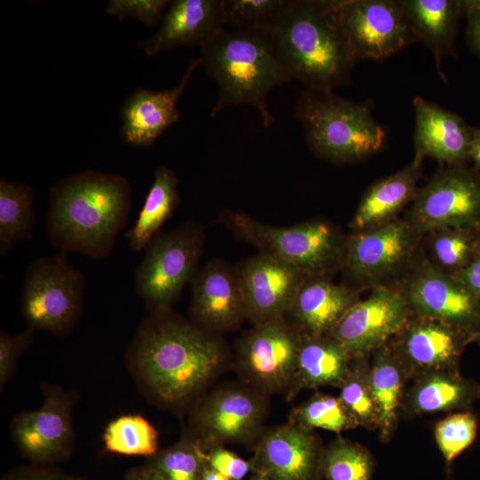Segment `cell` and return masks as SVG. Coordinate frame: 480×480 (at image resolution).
Wrapping results in <instances>:
<instances>
[{
	"label": "cell",
	"mask_w": 480,
	"mask_h": 480,
	"mask_svg": "<svg viewBox=\"0 0 480 480\" xmlns=\"http://www.w3.org/2000/svg\"><path fill=\"white\" fill-rule=\"evenodd\" d=\"M140 388L169 410L194 404L231 361L225 341L170 310L150 313L127 351Z\"/></svg>",
	"instance_id": "6da1fadb"
},
{
	"label": "cell",
	"mask_w": 480,
	"mask_h": 480,
	"mask_svg": "<svg viewBox=\"0 0 480 480\" xmlns=\"http://www.w3.org/2000/svg\"><path fill=\"white\" fill-rule=\"evenodd\" d=\"M132 193L120 174L84 170L62 178L49 194L45 228L51 244L107 258L128 220Z\"/></svg>",
	"instance_id": "7a4b0ae2"
},
{
	"label": "cell",
	"mask_w": 480,
	"mask_h": 480,
	"mask_svg": "<svg viewBox=\"0 0 480 480\" xmlns=\"http://www.w3.org/2000/svg\"><path fill=\"white\" fill-rule=\"evenodd\" d=\"M268 31L292 80L318 91L351 83L357 59L328 0H289Z\"/></svg>",
	"instance_id": "3957f363"
},
{
	"label": "cell",
	"mask_w": 480,
	"mask_h": 480,
	"mask_svg": "<svg viewBox=\"0 0 480 480\" xmlns=\"http://www.w3.org/2000/svg\"><path fill=\"white\" fill-rule=\"evenodd\" d=\"M198 60L218 87L212 117L228 106L245 105L259 112L265 127L275 123L268 93L292 78L276 55L268 31L223 29L201 47Z\"/></svg>",
	"instance_id": "277c9868"
},
{
	"label": "cell",
	"mask_w": 480,
	"mask_h": 480,
	"mask_svg": "<svg viewBox=\"0 0 480 480\" xmlns=\"http://www.w3.org/2000/svg\"><path fill=\"white\" fill-rule=\"evenodd\" d=\"M309 149L336 164L356 163L379 151L384 129L364 104L343 99L332 91L306 89L296 107Z\"/></svg>",
	"instance_id": "5b68a950"
},
{
	"label": "cell",
	"mask_w": 480,
	"mask_h": 480,
	"mask_svg": "<svg viewBox=\"0 0 480 480\" xmlns=\"http://www.w3.org/2000/svg\"><path fill=\"white\" fill-rule=\"evenodd\" d=\"M220 220L259 252L292 265L308 276H325L342 261L345 239L325 221L276 227L246 213L228 211L221 214Z\"/></svg>",
	"instance_id": "8992f818"
},
{
	"label": "cell",
	"mask_w": 480,
	"mask_h": 480,
	"mask_svg": "<svg viewBox=\"0 0 480 480\" xmlns=\"http://www.w3.org/2000/svg\"><path fill=\"white\" fill-rule=\"evenodd\" d=\"M85 286L83 272L65 252L32 261L25 272L20 301L28 326L67 335L81 316Z\"/></svg>",
	"instance_id": "52a82bcc"
},
{
	"label": "cell",
	"mask_w": 480,
	"mask_h": 480,
	"mask_svg": "<svg viewBox=\"0 0 480 480\" xmlns=\"http://www.w3.org/2000/svg\"><path fill=\"white\" fill-rule=\"evenodd\" d=\"M204 230L187 221L158 234L144 250L135 272V286L150 313L172 309L198 271Z\"/></svg>",
	"instance_id": "ba28073f"
},
{
	"label": "cell",
	"mask_w": 480,
	"mask_h": 480,
	"mask_svg": "<svg viewBox=\"0 0 480 480\" xmlns=\"http://www.w3.org/2000/svg\"><path fill=\"white\" fill-rule=\"evenodd\" d=\"M268 397L241 380L216 387L193 404L188 434L204 451L227 444L252 446L265 428Z\"/></svg>",
	"instance_id": "9c48e42d"
},
{
	"label": "cell",
	"mask_w": 480,
	"mask_h": 480,
	"mask_svg": "<svg viewBox=\"0 0 480 480\" xmlns=\"http://www.w3.org/2000/svg\"><path fill=\"white\" fill-rule=\"evenodd\" d=\"M301 340L285 316L253 325L236 344L233 362L240 380L268 396L286 395Z\"/></svg>",
	"instance_id": "30bf717a"
},
{
	"label": "cell",
	"mask_w": 480,
	"mask_h": 480,
	"mask_svg": "<svg viewBox=\"0 0 480 480\" xmlns=\"http://www.w3.org/2000/svg\"><path fill=\"white\" fill-rule=\"evenodd\" d=\"M356 58L382 60L417 42L399 0H328Z\"/></svg>",
	"instance_id": "8fae6325"
},
{
	"label": "cell",
	"mask_w": 480,
	"mask_h": 480,
	"mask_svg": "<svg viewBox=\"0 0 480 480\" xmlns=\"http://www.w3.org/2000/svg\"><path fill=\"white\" fill-rule=\"evenodd\" d=\"M42 391L40 408L13 417L11 436L21 455L33 464L52 465L67 460L73 452L75 397L59 386L45 384Z\"/></svg>",
	"instance_id": "7c38bea8"
},
{
	"label": "cell",
	"mask_w": 480,
	"mask_h": 480,
	"mask_svg": "<svg viewBox=\"0 0 480 480\" xmlns=\"http://www.w3.org/2000/svg\"><path fill=\"white\" fill-rule=\"evenodd\" d=\"M410 217L417 233L476 223L480 219V179L460 165L439 171L418 189Z\"/></svg>",
	"instance_id": "4fadbf2b"
},
{
	"label": "cell",
	"mask_w": 480,
	"mask_h": 480,
	"mask_svg": "<svg viewBox=\"0 0 480 480\" xmlns=\"http://www.w3.org/2000/svg\"><path fill=\"white\" fill-rule=\"evenodd\" d=\"M324 448L313 430L290 421L265 428L252 445V475L264 480H320Z\"/></svg>",
	"instance_id": "5bb4252c"
},
{
	"label": "cell",
	"mask_w": 480,
	"mask_h": 480,
	"mask_svg": "<svg viewBox=\"0 0 480 480\" xmlns=\"http://www.w3.org/2000/svg\"><path fill=\"white\" fill-rule=\"evenodd\" d=\"M236 270L246 320L252 325L285 316L309 277L295 267L261 252L240 262Z\"/></svg>",
	"instance_id": "9a60e30c"
},
{
	"label": "cell",
	"mask_w": 480,
	"mask_h": 480,
	"mask_svg": "<svg viewBox=\"0 0 480 480\" xmlns=\"http://www.w3.org/2000/svg\"><path fill=\"white\" fill-rule=\"evenodd\" d=\"M410 305L396 291L380 288L354 304L331 332L355 357L383 346L407 324Z\"/></svg>",
	"instance_id": "2e32d148"
},
{
	"label": "cell",
	"mask_w": 480,
	"mask_h": 480,
	"mask_svg": "<svg viewBox=\"0 0 480 480\" xmlns=\"http://www.w3.org/2000/svg\"><path fill=\"white\" fill-rule=\"evenodd\" d=\"M191 321L220 334L246 320V310L236 268L220 260H209L191 282Z\"/></svg>",
	"instance_id": "e0dca14e"
},
{
	"label": "cell",
	"mask_w": 480,
	"mask_h": 480,
	"mask_svg": "<svg viewBox=\"0 0 480 480\" xmlns=\"http://www.w3.org/2000/svg\"><path fill=\"white\" fill-rule=\"evenodd\" d=\"M414 228L402 221H387L345 239L342 265L354 278L383 277L412 253ZM416 232V231H415Z\"/></svg>",
	"instance_id": "ac0fdd59"
},
{
	"label": "cell",
	"mask_w": 480,
	"mask_h": 480,
	"mask_svg": "<svg viewBox=\"0 0 480 480\" xmlns=\"http://www.w3.org/2000/svg\"><path fill=\"white\" fill-rule=\"evenodd\" d=\"M404 296L423 317L461 330L480 320V300L453 276L430 266L412 276Z\"/></svg>",
	"instance_id": "d6986e66"
},
{
	"label": "cell",
	"mask_w": 480,
	"mask_h": 480,
	"mask_svg": "<svg viewBox=\"0 0 480 480\" xmlns=\"http://www.w3.org/2000/svg\"><path fill=\"white\" fill-rule=\"evenodd\" d=\"M223 0H175L159 29L138 43L148 56L180 46L203 47L225 29Z\"/></svg>",
	"instance_id": "ffe728a7"
},
{
	"label": "cell",
	"mask_w": 480,
	"mask_h": 480,
	"mask_svg": "<svg viewBox=\"0 0 480 480\" xmlns=\"http://www.w3.org/2000/svg\"><path fill=\"white\" fill-rule=\"evenodd\" d=\"M199 66V60L192 59L176 86L163 91L137 90L125 100L121 128L125 142L136 148H149L166 129L179 121L177 102Z\"/></svg>",
	"instance_id": "44dd1931"
},
{
	"label": "cell",
	"mask_w": 480,
	"mask_h": 480,
	"mask_svg": "<svg viewBox=\"0 0 480 480\" xmlns=\"http://www.w3.org/2000/svg\"><path fill=\"white\" fill-rule=\"evenodd\" d=\"M462 330L441 321L423 317L402 329L396 351L405 370L420 373L456 371L465 338Z\"/></svg>",
	"instance_id": "7402d4cb"
},
{
	"label": "cell",
	"mask_w": 480,
	"mask_h": 480,
	"mask_svg": "<svg viewBox=\"0 0 480 480\" xmlns=\"http://www.w3.org/2000/svg\"><path fill=\"white\" fill-rule=\"evenodd\" d=\"M412 105L415 154L450 166L460 165L468 157L473 127L456 113L420 96L413 99Z\"/></svg>",
	"instance_id": "603a6c76"
},
{
	"label": "cell",
	"mask_w": 480,
	"mask_h": 480,
	"mask_svg": "<svg viewBox=\"0 0 480 480\" xmlns=\"http://www.w3.org/2000/svg\"><path fill=\"white\" fill-rule=\"evenodd\" d=\"M357 301L351 288L333 284L326 276H309L285 317L302 336L330 335Z\"/></svg>",
	"instance_id": "cb8c5ba5"
},
{
	"label": "cell",
	"mask_w": 480,
	"mask_h": 480,
	"mask_svg": "<svg viewBox=\"0 0 480 480\" xmlns=\"http://www.w3.org/2000/svg\"><path fill=\"white\" fill-rule=\"evenodd\" d=\"M403 12L417 41L431 52L440 77L444 57L455 54L459 23L464 14L460 0H399Z\"/></svg>",
	"instance_id": "d4e9b609"
},
{
	"label": "cell",
	"mask_w": 480,
	"mask_h": 480,
	"mask_svg": "<svg viewBox=\"0 0 480 480\" xmlns=\"http://www.w3.org/2000/svg\"><path fill=\"white\" fill-rule=\"evenodd\" d=\"M352 356L331 335L302 336L293 379L285 395L292 400L299 391L324 386L340 387Z\"/></svg>",
	"instance_id": "484cf974"
},
{
	"label": "cell",
	"mask_w": 480,
	"mask_h": 480,
	"mask_svg": "<svg viewBox=\"0 0 480 480\" xmlns=\"http://www.w3.org/2000/svg\"><path fill=\"white\" fill-rule=\"evenodd\" d=\"M423 159L415 154L410 164L372 184L363 196L351 227L363 231L387 222L414 198L418 191L417 182L422 173Z\"/></svg>",
	"instance_id": "4316f807"
},
{
	"label": "cell",
	"mask_w": 480,
	"mask_h": 480,
	"mask_svg": "<svg viewBox=\"0 0 480 480\" xmlns=\"http://www.w3.org/2000/svg\"><path fill=\"white\" fill-rule=\"evenodd\" d=\"M420 376L407 396L412 413L464 409L480 397V384L463 379L457 371H431Z\"/></svg>",
	"instance_id": "83f0119b"
},
{
	"label": "cell",
	"mask_w": 480,
	"mask_h": 480,
	"mask_svg": "<svg viewBox=\"0 0 480 480\" xmlns=\"http://www.w3.org/2000/svg\"><path fill=\"white\" fill-rule=\"evenodd\" d=\"M180 203L178 179L174 172L159 165L143 206L131 229L125 233L130 248L141 252L159 234Z\"/></svg>",
	"instance_id": "f1b7e54d"
},
{
	"label": "cell",
	"mask_w": 480,
	"mask_h": 480,
	"mask_svg": "<svg viewBox=\"0 0 480 480\" xmlns=\"http://www.w3.org/2000/svg\"><path fill=\"white\" fill-rule=\"evenodd\" d=\"M406 370L396 354L385 345L377 348L370 366V382L379 412L382 440L393 432L401 404Z\"/></svg>",
	"instance_id": "f546056e"
},
{
	"label": "cell",
	"mask_w": 480,
	"mask_h": 480,
	"mask_svg": "<svg viewBox=\"0 0 480 480\" xmlns=\"http://www.w3.org/2000/svg\"><path fill=\"white\" fill-rule=\"evenodd\" d=\"M35 194L27 183L0 178V254L33 237Z\"/></svg>",
	"instance_id": "4dcf8cb0"
},
{
	"label": "cell",
	"mask_w": 480,
	"mask_h": 480,
	"mask_svg": "<svg viewBox=\"0 0 480 480\" xmlns=\"http://www.w3.org/2000/svg\"><path fill=\"white\" fill-rule=\"evenodd\" d=\"M107 451L126 456L155 455L158 447V431L143 416L125 414L111 420L103 433Z\"/></svg>",
	"instance_id": "1f68e13d"
},
{
	"label": "cell",
	"mask_w": 480,
	"mask_h": 480,
	"mask_svg": "<svg viewBox=\"0 0 480 480\" xmlns=\"http://www.w3.org/2000/svg\"><path fill=\"white\" fill-rule=\"evenodd\" d=\"M321 469L325 480H372L374 461L360 444L338 437L324 448Z\"/></svg>",
	"instance_id": "d6a6232c"
},
{
	"label": "cell",
	"mask_w": 480,
	"mask_h": 480,
	"mask_svg": "<svg viewBox=\"0 0 480 480\" xmlns=\"http://www.w3.org/2000/svg\"><path fill=\"white\" fill-rule=\"evenodd\" d=\"M204 459L201 444L187 433L172 445L148 458L146 465L164 480H199Z\"/></svg>",
	"instance_id": "836d02e7"
},
{
	"label": "cell",
	"mask_w": 480,
	"mask_h": 480,
	"mask_svg": "<svg viewBox=\"0 0 480 480\" xmlns=\"http://www.w3.org/2000/svg\"><path fill=\"white\" fill-rule=\"evenodd\" d=\"M363 358H352L340 387L339 397L358 426L379 428V412L370 382V365Z\"/></svg>",
	"instance_id": "e575fe53"
},
{
	"label": "cell",
	"mask_w": 480,
	"mask_h": 480,
	"mask_svg": "<svg viewBox=\"0 0 480 480\" xmlns=\"http://www.w3.org/2000/svg\"><path fill=\"white\" fill-rule=\"evenodd\" d=\"M290 422L311 429L341 432L358 426L340 397L316 393L290 412Z\"/></svg>",
	"instance_id": "d590c367"
},
{
	"label": "cell",
	"mask_w": 480,
	"mask_h": 480,
	"mask_svg": "<svg viewBox=\"0 0 480 480\" xmlns=\"http://www.w3.org/2000/svg\"><path fill=\"white\" fill-rule=\"evenodd\" d=\"M288 3L289 0H223L226 27L268 31Z\"/></svg>",
	"instance_id": "8d00e7d4"
},
{
	"label": "cell",
	"mask_w": 480,
	"mask_h": 480,
	"mask_svg": "<svg viewBox=\"0 0 480 480\" xmlns=\"http://www.w3.org/2000/svg\"><path fill=\"white\" fill-rule=\"evenodd\" d=\"M477 420L471 412H457L440 420L435 428V437L447 464H451L475 441Z\"/></svg>",
	"instance_id": "74e56055"
},
{
	"label": "cell",
	"mask_w": 480,
	"mask_h": 480,
	"mask_svg": "<svg viewBox=\"0 0 480 480\" xmlns=\"http://www.w3.org/2000/svg\"><path fill=\"white\" fill-rule=\"evenodd\" d=\"M435 259L444 267L459 268L466 266L472 252L470 237L461 228L440 230L432 241Z\"/></svg>",
	"instance_id": "f35d334b"
},
{
	"label": "cell",
	"mask_w": 480,
	"mask_h": 480,
	"mask_svg": "<svg viewBox=\"0 0 480 480\" xmlns=\"http://www.w3.org/2000/svg\"><path fill=\"white\" fill-rule=\"evenodd\" d=\"M169 5L166 0H111L106 12L119 19L129 17L155 27L161 24Z\"/></svg>",
	"instance_id": "ab89813d"
},
{
	"label": "cell",
	"mask_w": 480,
	"mask_h": 480,
	"mask_svg": "<svg viewBox=\"0 0 480 480\" xmlns=\"http://www.w3.org/2000/svg\"><path fill=\"white\" fill-rule=\"evenodd\" d=\"M35 329L28 326L25 331L11 335L0 332V386L1 389L12 378L19 357L31 345Z\"/></svg>",
	"instance_id": "60d3db41"
},
{
	"label": "cell",
	"mask_w": 480,
	"mask_h": 480,
	"mask_svg": "<svg viewBox=\"0 0 480 480\" xmlns=\"http://www.w3.org/2000/svg\"><path fill=\"white\" fill-rule=\"evenodd\" d=\"M205 461L231 480H242L252 471L250 460H245L224 446H214L205 451Z\"/></svg>",
	"instance_id": "b9f144b4"
},
{
	"label": "cell",
	"mask_w": 480,
	"mask_h": 480,
	"mask_svg": "<svg viewBox=\"0 0 480 480\" xmlns=\"http://www.w3.org/2000/svg\"><path fill=\"white\" fill-rule=\"evenodd\" d=\"M2 480H85V477L66 473L51 465L33 464L10 470Z\"/></svg>",
	"instance_id": "7bdbcfd3"
},
{
	"label": "cell",
	"mask_w": 480,
	"mask_h": 480,
	"mask_svg": "<svg viewBox=\"0 0 480 480\" xmlns=\"http://www.w3.org/2000/svg\"><path fill=\"white\" fill-rule=\"evenodd\" d=\"M461 6L467 15V42L480 58V0L461 1Z\"/></svg>",
	"instance_id": "ee69618b"
},
{
	"label": "cell",
	"mask_w": 480,
	"mask_h": 480,
	"mask_svg": "<svg viewBox=\"0 0 480 480\" xmlns=\"http://www.w3.org/2000/svg\"><path fill=\"white\" fill-rule=\"evenodd\" d=\"M480 300V254L453 276Z\"/></svg>",
	"instance_id": "f6af8a7d"
},
{
	"label": "cell",
	"mask_w": 480,
	"mask_h": 480,
	"mask_svg": "<svg viewBox=\"0 0 480 480\" xmlns=\"http://www.w3.org/2000/svg\"><path fill=\"white\" fill-rule=\"evenodd\" d=\"M124 480H164L156 471L148 465L130 468Z\"/></svg>",
	"instance_id": "bcb514c9"
},
{
	"label": "cell",
	"mask_w": 480,
	"mask_h": 480,
	"mask_svg": "<svg viewBox=\"0 0 480 480\" xmlns=\"http://www.w3.org/2000/svg\"><path fill=\"white\" fill-rule=\"evenodd\" d=\"M468 158L472 159L476 165L480 168V129L478 128H474Z\"/></svg>",
	"instance_id": "7dc6e473"
},
{
	"label": "cell",
	"mask_w": 480,
	"mask_h": 480,
	"mask_svg": "<svg viewBox=\"0 0 480 480\" xmlns=\"http://www.w3.org/2000/svg\"><path fill=\"white\" fill-rule=\"evenodd\" d=\"M199 480H231V479L226 477L225 476H223L222 474H220V472L212 468L211 466H209L206 463L205 459H204V461L201 469Z\"/></svg>",
	"instance_id": "c3c4849f"
},
{
	"label": "cell",
	"mask_w": 480,
	"mask_h": 480,
	"mask_svg": "<svg viewBox=\"0 0 480 480\" xmlns=\"http://www.w3.org/2000/svg\"><path fill=\"white\" fill-rule=\"evenodd\" d=\"M473 339L480 344V330L475 332Z\"/></svg>",
	"instance_id": "681fc988"
},
{
	"label": "cell",
	"mask_w": 480,
	"mask_h": 480,
	"mask_svg": "<svg viewBox=\"0 0 480 480\" xmlns=\"http://www.w3.org/2000/svg\"><path fill=\"white\" fill-rule=\"evenodd\" d=\"M250 480H264V479H262L261 477L257 476H255V475H252V476L251 477Z\"/></svg>",
	"instance_id": "f907efd6"
}]
</instances>
